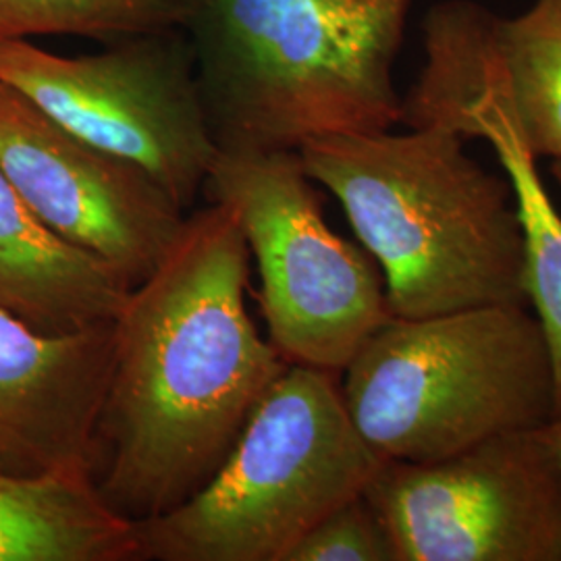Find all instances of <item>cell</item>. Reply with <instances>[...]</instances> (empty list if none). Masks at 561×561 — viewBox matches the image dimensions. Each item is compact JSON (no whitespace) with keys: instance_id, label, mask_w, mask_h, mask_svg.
<instances>
[{"instance_id":"cell-10","label":"cell","mask_w":561,"mask_h":561,"mask_svg":"<svg viewBox=\"0 0 561 561\" xmlns=\"http://www.w3.org/2000/svg\"><path fill=\"white\" fill-rule=\"evenodd\" d=\"M0 171L53 231L131 287L154 273L187 219L148 171L69 134L4 83Z\"/></svg>"},{"instance_id":"cell-17","label":"cell","mask_w":561,"mask_h":561,"mask_svg":"<svg viewBox=\"0 0 561 561\" xmlns=\"http://www.w3.org/2000/svg\"><path fill=\"white\" fill-rule=\"evenodd\" d=\"M547 428H549V437H551V443H553V449H556V456H558V463H560L561 470V414L549 422Z\"/></svg>"},{"instance_id":"cell-18","label":"cell","mask_w":561,"mask_h":561,"mask_svg":"<svg viewBox=\"0 0 561 561\" xmlns=\"http://www.w3.org/2000/svg\"><path fill=\"white\" fill-rule=\"evenodd\" d=\"M551 173H553V178L560 183L561 187V159H556V161L551 162Z\"/></svg>"},{"instance_id":"cell-8","label":"cell","mask_w":561,"mask_h":561,"mask_svg":"<svg viewBox=\"0 0 561 561\" xmlns=\"http://www.w3.org/2000/svg\"><path fill=\"white\" fill-rule=\"evenodd\" d=\"M398 561H561V470L549 428L435 461H382L364 491Z\"/></svg>"},{"instance_id":"cell-1","label":"cell","mask_w":561,"mask_h":561,"mask_svg":"<svg viewBox=\"0 0 561 561\" xmlns=\"http://www.w3.org/2000/svg\"><path fill=\"white\" fill-rule=\"evenodd\" d=\"M250 250L219 202L185 219L115 321L94 484L127 520L201 491L289 362L248 312Z\"/></svg>"},{"instance_id":"cell-16","label":"cell","mask_w":561,"mask_h":561,"mask_svg":"<svg viewBox=\"0 0 561 561\" xmlns=\"http://www.w3.org/2000/svg\"><path fill=\"white\" fill-rule=\"evenodd\" d=\"M285 561H398L377 510L362 493L314 524Z\"/></svg>"},{"instance_id":"cell-3","label":"cell","mask_w":561,"mask_h":561,"mask_svg":"<svg viewBox=\"0 0 561 561\" xmlns=\"http://www.w3.org/2000/svg\"><path fill=\"white\" fill-rule=\"evenodd\" d=\"M298 154L379 262L393 317L526 304L512 185L474 161L454 129L329 136Z\"/></svg>"},{"instance_id":"cell-6","label":"cell","mask_w":561,"mask_h":561,"mask_svg":"<svg viewBox=\"0 0 561 561\" xmlns=\"http://www.w3.org/2000/svg\"><path fill=\"white\" fill-rule=\"evenodd\" d=\"M312 183L298 150H221L204 192L259 262L268 341L289 364L343 373L393 314L382 273L324 221Z\"/></svg>"},{"instance_id":"cell-13","label":"cell","mask_w":561,"mask_h":561,"mask_svg":"<svg viewBox=\"0 0 561 561\" xmlns=\"http://www.w3.org/2000/svg\"><path fill=\"white\" fill-rule=\"evenodd\" d=\"M136 522L90 477H0V561L138 560Z\"/></svg>"},{"instance_id":"cell-14","label":"cell","mask_w":561,"mask_h":561,"mask_svg":"<svg viewBox=\"0 0 561 561\" xmlns=\"http://www.w3.org/2000/svg\"><path fill=\"white\" fill-rule=\"evenodd\" d=\"M474 138L486 140L514 192L524 250V296L541 327L556 377V416L561 414V215L542 185L537 159L502 117H482Z\"/></svg>"},{"instance_id":"cell-2","label":"cell","mask_w":561,"mask_h":561,"mask_svg":"<svg viewBox=\"0 0 561 561\" xmlns=\"http://www.w3.org/2000/svg\"><path fill=\"white\" fill-rule=\"evenodd\" d=\"M414 0H185L202 104L221 150H300L387 131Z\"/></svg>"},{"instance_id":"cell-9","label":"cell","mask_w":561,"mask_h":561,"mask_svg":"<svg viewBox=\"0 0 561 561\" xmlns=\"http://www.w3.org/2000/svg\"><path fill=\"white\" fill-rule=\"evenodd\" d=\"M424 57L403 99L410 127L472 140L482 117H502L537 161L561 159V0H535L510 20L443 0L424 20Z\"/></svg>"},{"instance_id":"cell-12","label":"cell","mask_w":561,"mask_h":561,"mask_svg":"<svg viewBox=\"0 0 561 561\" xmlns=\"http://www.w3.org/2000/svg\"><path fill=\"white\" fill-rule=\"evenodd\" d=\"M131 283L60 238L0 171V310L41 333L117 321Z\"/></svg>"},{"instance_id":"cell-7","label":"cell","mask_w":561,"mask_h":561,"mask_svg":"<svg viewBox=\"0 0 561 561\" xmlns=\"http://www.w3.org/2000/svg\"><path fill=\"white\" fill-rule=\"evenodd\" d=\"M0 83L80 140L148 171L183 210L221 152L181 30L121 38L76 59L0 41Z\"/></svg>"},{"instance_id":"cell-11","label":"cell","mask_w":561,"mask_h":561,"mask_svg":"<svg viewBox=\"0 0 561 561\" xmlns=\"http://www.w3.org/2000/svg\"><path fill=\"white\" fill-rule=\"evenodd\" d=\"M115 322L41 333L0 310V477H90Z\"/></svg>"},{"instance_id":"cell-15","label":"cell","mask_w":561,"mask_h":561,"mask_svg":"<svg viewBox=\"0 0 561 561\" xmlns=\"http://www.w3.org/2000/svg\"><path fill=\"white\" fill-rule=\"evenodd\" d=\"M185 0H0V41L85 36L121 41L181 30Z\"/></svg>"},{"instance_id":"cell-4","label":"cell","mask_w":561,"mask_h":561,"mask_svg":"<svg viewBox=\"0 0 561 561\" xmlns=\"http://www.w3.org/2000/svg\"><path fill=\"white\" fill-rule=\"evenodd\" d=\"M341 393L385 461H435L556 419L547 341L526 304L391 317L343 368Z\"/></svg>"},{"instance_id":"cell-5","label":"cell","mask_w":561,"mask_h":561,"mask_svg":"<svg viewBox=\"0 0 561 561\" xmlns=\"http://www.w3.org/2000/svg\"><path fill=\"white\" fill-rule=\"evenodd\" d=\"M382 461L350 419L337 373L287 364L210 481L136 524L138 560L285 561Z\"/></svg>"}]
</instances>
